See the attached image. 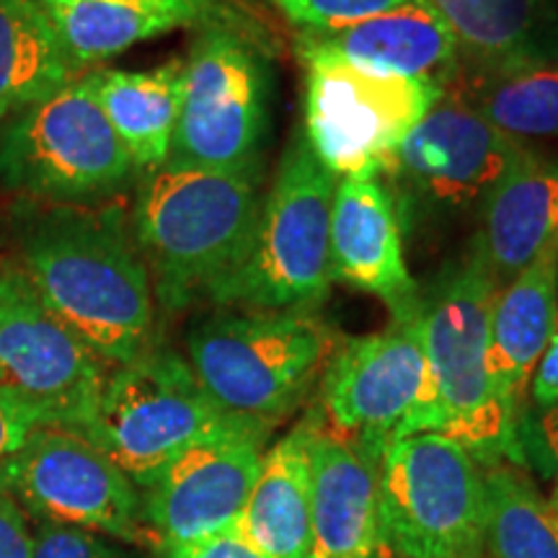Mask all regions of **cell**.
<instances>
[{"label":"cell","mask_w":558,"mask_h":558,"mask_svg":"<svg viewBox=\"0 0 558 558\" xmlns=\"http://www.w3.org/2000/svg\"><path fill=\"white\" fill-rule=\"evenodd\" d=\"M530 396H533L535 409L558 407V329L530 378Z\"/></svg>","instance_id":"34"},{"label":"cell","mask_w":558,"mask_h":558,"mask_svg":"<svg viewBox=\"0 0 558 558\" xmlns=\"http://www.w3.org/2000/svg\"><path fill=\"white\" fill-rule=\"evenodd\" d=\"M81 75L37 0H0V120Z\"/></svg>","instance_id":"25"},{"label":"cell","mask_w":558,"mask_h":558,"mask_svg":"<svg viewBox=\"0 0 558 558\" xmlns=\"http://www.w3.org/2000/svg\"><path fill=\"white\" fill-rule=\"evenodd\" d=\"M186 3H197V5H205V9L222 11V9H218V3H215V0H186Z\"/></svg>","instance_id":"35"},{"label":"cell","mask_w":558,"mask_h":558,"mask_svg":"<svg viewBox=\"0 0 558 558\" xmlns=\"http://www.w3.org/2000/svg\"><path fill=\"white\" fill-rule=\"evenodd\" d=\"M271 70L233 26H202L184 58L177 135L166 166L262 173Z\"/></svg>","instance_id":"10"},{"label":"cell","mask_w":558,"mask_h":558,"mask_svg":"<svg viewBox=\"0 0 558 558\" xmlns=\"http://www.w3.org/2000/svg\"><path fill=\"white\" fill-rule=\"evenodd\" d=\"M271 427L248 424L197 445L140 488L143 514L156 546L220 533L239 522L259 478Z\"/></svg>","instance_id":"15"},{"label":"cell","mask_w":558,"mask_h":558,"mask_svg":"<svg viewBox=\"0 0 558 558\" xmlns=\"http://www.w3.org/2000/svg\"><path fill=\"white\" fill-rule=\"evenodd\" d=\"M556 277H558V269H556Z\"/></svg>","instance_id":"36"},{"label":"cell","mask_w":558,"mask_h":558,"mask_svg":"<svg viewBox=\"0 0 558 558\" xmlns=\"http://www.w3.org/2000/svg\"><path fill=\"white\" fill-rule=\"evenodd\" d=\"M78 73L184 26H230V13L186 0H37Z\"/></svg>","instance_id":"22"},{"label":"cell","mask_w":558,"mask_h":558,"mask_svg":"<svg viewBox=\"0 0 558 558\" xmlns=\"http://www.w3.org/2000/svg\"><path fill=\"white\" fill-rule=\"evenodd\" d=\"M414 0H275V5L300 34H324L347 29L380 13H388Z\"/></svg>","instance_id":"28"},{"label":"cell","mask_w":558,"mask_h":558,"mask_svg":"<svg viewBox=\"0 0 558 558\" xmlns=\"http://www.w3.org/2000/svg\"><path fill=\"white\" fill-rule=\"evenodd\" d=\"M333 282L380 298L390 316L422 300L407 264V241L393 202L378 179H341L331 205Z\"/></svg>","instance_id":"16"},{"label":"cell","mask_w":558,"mask_h":558,"mask_svg":"<svg viewBox=\"0 0 558 558\" xmlns=\"http://www.w3.org/2000/svg\"><path fill=\"white\" fill-rule=\"evenodd\" d=\"M450 88L518 143L558 140V65L505 75H458Z\"/></svg>","instance_id":"27"},{"label":"cell","mask_w":558,"mask_h":558,"mask_svg":"<svg viewBox=\"0 0 558 558\" xmlns=\"http://www.w3.org/2000/svg\"><path fill=\"white\" fill-rule=\"evenodd\" d=\"M34 527L19 501L0 488V558H32Z\"/></svg>","instance_id":"33"},{"label":"cell","mask_w":558,"mask_h":558,"mask_svg":"<svg viewBox=\"0 0 558 558\" xmlns=\"http://www.w3.org/2000/svg\"><path fill=\"white\" fill-rule=\"evenodd\" d=\"M88 78L140 177L163 169L179 124L184 58L148 70H88Z\"/></svg>","instance_id":"24"},{"label":"cell","mask_w":558,"mask_h":558,"mask_svg":"<svg viewBox=\"0 0 558 558\" xmlns=\"http://www.w3.org/2000/svg\"><path fill=\"white\" fill-rule=\"evenodd\" d=\"M248 424L259 422L228 414L209 399L186 357L153 344L130 365L109 369L83 435L145 488L184 452Z\"/></svg>","instance_id":"8"},{"label":"cell","mask_w":558,"mask_h":558,"mask_svg":"<svg viewBox=\"0 0 558 558\" xmlns=\"http://www.w3.org/2000/svg\"><path fill=\"white\" fill-rule=\"evenodd\" d=\"M158 558H267L243 538L239 530L228 527L220 533L205 535L184 543H160L156 546Z\"/></svg>","instance_id":"31"},{"label":"cell","mask_w":558,"mask_h":558,"mask_svg":"<svg viewBox=\"0 0 558 558\" xmlns=\"http://www.w3.org/2000/svg\"><path fill=\"white\" fill-rule=\"evenodd\" d=\"M333 344L316 313L222 308L186 333V362L222 411L275 429L308 399Z\"/></svg>","instance_id":"5"},{"label":"cell","mask_w":558,"mask_h":558,"mask_svg":"<svg viewBox=\"0 0 558 558\" xmlns=\"http://www.w3.org/2000/svg\"><path fill=\"white\" fill-rule=\"evenodd\" d=\"M0 488L37 522L150 546L143 494L78 429L41 424L0 463Z\"/></svg>","instance_id":"12"},{"label":"cell","mask_w":558,"mask_h":558,"mask_svg":"<svg viewBox=\"0 0 558 558\" xmlns=\"http://www.w3.org/2000/svg\"><path fill=\"white\" fill-rule=\"evenodd\" d=\"M497 295L476 251H463L422 295L427 399L411 435L442 432L463 445L481 465L507 463L525 469L518 422L497 399L488 373V318ZM409 435V437H411Z\"/></svg>","instance_id":"3"},{"label":"cell","mask_w":558,"mask_h":558,"mask_svg":"<svg viewBox=\"0 0 558 558\" xmlns=\"http://www.w3.org/2000/svg\"><path fill=\"white\" fill-rule=\"evenodd\" d=\"M558 235L512 282L497 290L488 318V373L512 422L525 411L535 367L558 329Z\"/></svg>","instance_id":"20"},{"label":"cell","mask_w":558,"mask_h":558,"mask_svg":"<svg viewBox=\"0 0 558 558\" xmlns=\"http://www.w3.org/2000/svg\"><path fill=\"white\" fill-rule=\"evenodd\" d=\"M264 205L262 173L163 169L143 173L130 228L150 271L156 308L186 311L246 256Z\"/></svg>","instance_id":"2"},{"label":"cell","mask_w":558,"mask_h":558,"mask_svg":"<svg viewBox=\"0 0 558 558\" xmlns=\"http://www.w3.org/2000/svg\"><path fill=\"white\" fill-rule=\"evenodd\" d=\"M383 554L481 558L486 554L484 469L442 432L390 442L378 486Z\"/></svg>","instance_id":"9"},{"label":"cell","mask_w":558,"mask_h":558,"mask_svg":"<svg viewBox=\"0 0 558 558\" xmlns=\"http://www.w3.org/2000/svg\"><path fill=\"white\" fill-rule=\"evenodd\" d=\"M518 439L525 469H535L548 481V499L558 509V407L522 411Z\"/></svg>","instance_id":"30"},{"label":"cell","mask_w":558,"mask_h":558,"mask_svg":"<svg viewBox=\"0 0 558 558\" xmlns=\"http://www.w3.org/2000/svg\"><path fill=\"white\" fill-rule=\"evenodd\" d=\"M424 399L422 300L414 311L390 316L383 331L333 344L320 373V414L378 463L390 442L411 435Z\"/></svg>","instance_id":"13"},{"label":"cell","mask_w":558,"mask_h":558,"mask_svg":"<svg viewBox=\"0 0 558 558\" xmlns=\"http://www.w3.org/2000/svg\"><path fill=\"white\" fill-rule=\"evenodd\" d=\"M458 45L460 75L558 65V0H427Z\"/></svg>","instance_id":"21"},{"label":"cell","mask_w":558,"mask_h":558,"mask_svg":"<svg viewBox=\"0 0 558 558\" xmlns=\"http://www.w3.org/2000/svg\"><path fill=\"white\" fill-rule=\"evenodd\" d=\"M41 424L45 422L26 403L0 388V463L9 460Z\"/></svg>","instance_id":"32"},{"label":"cell","mask_w":558,"mask_h":558,"mask_svg":"<svg viewBox=\"0 0 558 558\" xmlns=\"http://www.w3.org/2000/svg\"><path fill=\"white\" fill-rule=\"evenodd\" d=\"M298 54L339 60L373 73L429 81L450 88L460 75L458 45L427 0L401 5L347 29L300 34Z\"/></svg>","instance_id":"18"},{"label":"cell","mask_w":558,"mask_h":558,"mask_svg":"<svg viewBox=\"0 0 558 558\" xmlns=\"http://www.w3.org/2000/svg\"><path fill=\"white\" fill-rule=\"evenodd\" d=\"M337 184L313 156L303 128L292 132L275 184L264 192L246 256L209 290V303L235 311L316 313L333 284L329 235Z\"/></svg>","instance_id":"4"},{"label":"cell","mask_w":558,"mask_h":558,"mask_svg":"<svg viewBox=\"0 0 558 558\" xmlns=\"http://www.w3.org/2000/svg\"><path fill=\"white\" fill-rule=\"evenodd\" d=\"M380 463L316 414L311 432L308 558H380Z\"/></svg>","instance_id":"17"},{"label":"cell","mask_w":558,"mask_h":558,"mask_svg":"<svg viewBox=\"0 0 558 558\" xmlns=\"http://www.w3.org/2000/svg\"><path fill=\"white\" fill-rule=\"evenodd\" d=\"M318 411L303 416L267 448L235 530L267 558H308L311 432Z\"/></svg>","instance_id":"23"},{"label":"cell","mask_w":558,"mask_h":558,"mask_svg":"<svg viewBox=\"0 0 558 558\" xmlns=\"http://www.w3.org/2000/svg\"><path fill=\"white\" fill-rule=\"evenodd\" d=\"M32 558H145V554L88 530L37 522Z\"/></svg>","instance_id":"29"},{"label":"cell","mask_w":558,"mask_h":558,"mask_svg":"<svg viewBox=\"0 0 558 558\" xmlns=\"http://www.w3.org/2000/svg\"><path fill=\"white\" fill-rule=\"evenodd\" d=\"M88 73L0 120V186L41 205H101L137 177Z\"/></svg>","instance_id":"7"},{"label":"cell","mask_w":558,"mask_h":558,"mask_svg":"<svg viewBox=\"0 0 558 558\" xmlns=\"http://www.w3.org/2000/svg\"><path fill=\"white\" fill-rule=\"evenodd\" d=\"M525 148L445 88L442 99L388 153L378 181L390 194L401 230L416 239L476 220Z\"/></svg>","instance_id":"6"},{"label":"cell","mask_w":558,"mask_h":558,"mask_svg":"<svg viewBox=\"0 0 558 558\" xmlns=\"http://www.w3.org/2000/svg\"><path fill=\"white\" fill-rule=\"evenodd\" d=\"M481 469L488 558H558V509L543 497L527 469L507 460Z\"/></svg>","instance_id":"26"},{"label":"cell","mask_w":558,"mask_h":558,"mask_svg":"<svg viewBox=\"0 0 558 558\" xmlns=\"http://www.w3.org/2000/svg\"><path fill=\"white\" fill-rule=\"evenodd\" d=\"M16 246L21 275L47 311L109 369L153 347L156 295L122 205L32 207Z\"/></svg>","instance_id":"1"},{"label":"cell","mask_w":558,"mask_h":558,"mask_svg":"<svg viewBox=\"0 0 558 558\" xmlns=\"http://www.w3.org/2000/svg\"><path fill=\"white\" fill-rule=\"evenodd\" d=\"M109 367L47 311L19 267L0 269V388L50 427L86 432Z\"/></svg>","instance_id":"14"},{"label":"cell","mask_w":558,"mask_h":558,"mask_svg":"<svg viewBox=\"0 0 558 558\" xmlns=\"http://www.w3.org/2000/svg\"><path fill=\"white\" fill-rule=\"evenodd\" d=\"M303 135L337 179H378L388 153L442 99L429 81L303 58Z\"/></svg>","instance_id":"11"},{"label":"cell","mask_w":558,"mask_h":558,"mask_svg":"<svg viewBox=\"0 0 558 558\" xmlns=\"http://www.w3.org/2000/svg\"><path fill=\"white\" fill-rule=\"evenodd\" d=\"M558 235V156L527 145L476 218L471 248L494 290L512 282Z\"/></svg>","instance_id":"19"}]
</instances>
